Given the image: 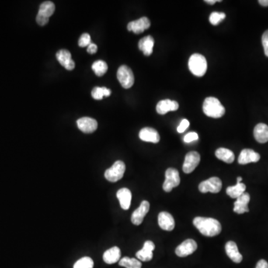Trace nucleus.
<instances>
[{"label":"nucleus","instance_id":"nucleus-19","mask_svg":"<svg viewBox=\"0 0 268 268\" xmlns=\"http://www.w3.org/2000/svg\"><path fill=\"white\" fill-rule=\"evenodd\" d=\"M179 108V104L176 101L165 99L161 101L157 105V112L161 115H165L169 111H176Z\"/></svg>","mask_w":268,"mask_h":268},{"label":"nucleus","instance_id":"nucleus-23","mask_svg":"<svg viewBox=\"0 0 268 268\" xmlns=\"http://www.w3.org/2000/svg\"><path fill=\"white\" fill-rule=\"evenodd\" d=\"M154 46V39L153 36H146L139 42V49L145 56H150L153 53Z\"/></svg>","mask_w":268,"mask_h":268},{"label":"nucleus","instance_id":"nucleus-28","mask_svg":"<svg viewBox=\"0 0 268 268\" xmlns=\"http://www.w3.org/2000/svg\"><path fill=\"white\" fill-rule=\"evenodd\" d=\"M119 265L126 268H142V263L134 258L124 257L120 259Z\"/></svg>","mask_w":268,"mask_h":268},{"label":"nucleus","instance_id":"nucleus-8","mask_svg":"<svg viewBox=\"0 0 268 268\" xmlns=\"http://www.w3.org/2000/svg\"><path fill=\"white\" fill-rule=\"evenodd\" d=\"M200 156L196 151H191L186 154L184 163L182 165V171L186 174H190L197 168L200 163Z\"/></svg>","mask_w":268,"mask_h":268},{"label":"nucleus","instance_id":"nucleus-6","mask_svg":"<svg viewBox=\"0 0 268 268\" xmlns=\"http://www.w3.org/2000/svg\"><path fill=\"white\" fill-rule=\"evenodd\" d=\"M180 183L179 172L173 168H169L165 172V179L164 182L163 190L166 192H170L174 188L179 186Z\"/></svg>","mask_w":268,"mask_h":268},{"label":"nucleus","instance_id":"nucleus-14","mask_svg":"<svg viewBox=\"0 0 268 268\" xmlns=\"http://www.w3.org/2000/svg\"><path fill=\"white\" fill-rule=\"evenodd\" d=\"M155 250V245L151 241H145L142 250L137 252V259L142 262H149L153 259V251Z\"/></svg>","mask_w":268,"mask_h":268},{"label":"nucleus","instance_id":"nucleus-1","mask_svg":"<svg viewBox=\"0 0 268 268\" xmlns=\"http://www.w3.org/2000/svg\"><path fill=\"white\" fill-rule=\"evenodd\" d=\"M193 224L202 235L207 237H214L221 233V223L212 217H196L193 220Z\"/></svg>","mask_w":268,"mask_h":268},{"label":"nucleus","instance_id":"nucleus-39","mask_svg":"<svg viewBox=\"0 0 268 268\" xmlns=\"http://www.w3.org/2000/svg\"><path fill=\"white\" fill-rule=\"evenodd\" d=\"M259 3L262 6H268V0H259Z\"/></svg>","mask_w":268,"mask_h":268},{"label":"nucleus","instance_id":"nucleus-7","mask_svg":"<svg viewBox=\"0 0 268 268\" xmlns=\"http://www.w3.org/2000/svg\"><path fill=\"white\" fill-rule=\"evenodd\" d=\"M198 189L202 193H218L222 189V182L220 178L213 177L200 182Z\"/></svg>","mask_w":268,"mask_h":268},{"label":"nucleus","instance_id":"nucleus-9","mask_svg":"<svg viewBox=\"0 0 268 268\" xmlns=\"http://www.w3.org/2000/svg\"><path fill=\"white\" fill-rule=\"evenodd\" d=\"M197 248V242L195 240L187 239L176 248L175 253L179 257H186L194 252H196Z\"/></svg>","mask_w":268,"mask_h":268},{"label":"nucleus","instance_id":"nucleus-18","mask_svg":"<svg viewBox=\"0 0 268 268\" xmlns=\"http://www.w3.org/2000/svg\"><path fill=\"white\" fill-rule=\"evenodd\" d=\"M139 137L140 140L147 143H158L161 140V137L158 132L151 127H144L142 129Z\"/></svg>","mask_w":268,"mask_h":268},{"label":"nucleus","instance_id":"nucleus-37","mask_svg":"<svg viewBox=\"0 0 268 268\" xmlns=\"http://www.w3.org/2000/svg\"><path fill=\"white\" fill-rule=\"evenodd\" d=\"M97 50H98V46L95 44V43H91L89 46H88V53L89 54H95L97 53Z\"/></svg>","mask_w":268,"mask_h":268},{"label":"nucleus","instance_id":"nucleus-35","mask_svg":"<svg viewBox=\"0 0 268 268\" xmlns=\"http://www.w3.org/2000/svg\"><path fill=\"white\" fill-rule=\"evenodd\" d=\"M183 140H184L185 143H192V142L198 140V135H197V133H196V132H192V133H187V134L185 136Z\"/></svg>","mask_w":268,"mask_h":268},{"label":"nucleus","instance_id":"nucleus-41","mask_svg":"<svg viewBox=\"0 0 268 268\" xmlns=\"http://www.w3.org/2000/svg\"><path fill=\"white\" fill-rule=\"evenodd\" d=\"M241 180H242V178H241V177H238V178H237V182H241Z\"/></svg>","mask_w":268,"mask_h":268},{"label":"nucleus","instance_id":"nucleus-30","mask_svg":"<svg viewBox=\"0 0 268 268\" xmlns=\"http://www.w3.org/2000/svg\"><path fill=\"white\" fill-rule=\"evenodd\" d=\"M93 261L91 258L83 257L75 262L73 268H93Z\"/></svg>","mask_w":268,"mask_h":268},{"label":"nucleus","instance_id":"nucleus-4","mask_svg":"<svg viewBox=\"0 0 268 268\" xmlns=\"http://www.w3.org/2000/svg\"><path fill=\"white\" fill-rule=\"evenodd\" d=\"M125 169V164L123 161H116L110 168L106 170L105 173V178L109 182H117L124 176Z\"/></svg>","mask_w":268,"mask_h":268},{"label":"nucleus","instance_id":"nucleus-12","mask_svg":"<svg viewBox=\"0 0 268 268\" xmlns=\"http://www.w3.org/2000/svg\"><path fill=\"white\" fill-rule=\"evenodd\" d=\"M56 57L60 65L63 66L66 70H72L75 68V61L71 59V53L68 50H60L56 54Z\"/></svg>","mask_w":268,"mask_h":268},{"label":"nucleus","instance_id":"nucleus-34","mask_svg":"<svg viewBox=\"0 0 268 268\" xmlns=\"http://www.w3.org/2000/svg\"><path fill=\"white\" fill-rule=\"evenodd\" d=\"M262 42L265 55L268 57V30H267L262 35Z\"/></svg>","mask_w":268,"mask_h":268},{"label":"nucleus","instance_id":"nucleus-25","mask_svg":"<svg viewBox=\"0 0 268 268\" xmlns=\"http://www.w3.org/2000/svg\"><path fill=\"white\" fill-rule=\"evenodd\" d=\"M217 159L224 161L227 163H232L235 161V154L232 151L225 148H220L215 151Z\"/></svg>","mask_w":268,"mask_h":268},{"label":"nucleus","instance_id":"nucleus-24","mask_svg":"<svg viewBox=\"0 0 268 268\" xmlns=\"http://www.w3.org/2000/svg\"><path fill=\"white\" fill-rule=\"evenodd\" d=\"M121 250L118 247H113L105 251L103 255L104 262L105 263L112 265L120 261Z\"/></svg>","mask_w":268,"mask_h":268},{"label":"nucleus","instance_id":"nucleus-27","mask_svg":"<svg viewBox=\"0 0 268 268\" xmlns=\"http://www.w3.org/2000/svg\"><path fill=\"white\" fill-rule=\"evenodd\" d=\"M245 190H246V186L242 182H237L235 186H229L227 188V195L232 198L237 199L241 195L245 193Z\"/></svg>","mask_w":268,"mask_h":268},{"label":"nucleus","instance_id":"nucleus-11","mask_svg":"<svg viewBox=\"0 0 268 268\" xmlns=\"http://www.w3.org/2000/svg\"><path fill=\"white\" fill-rule=\"evenodd\" d=\"M151 26V21L148 18L143 17L137 20L132 21L127 25V30L133 32L136 35L143 33Z\"/></svg>","mask_w":268,"mask_h":268},{"label":"nucleus","instance_id":"nucleus-31","mask_svg":"<svg viewBox=\"0 0 268 268\" xmlns=\"http://www.w3.org/2000/svg\"><path fill=\"white\" fill-rule=\"evenodd\" d=\"M226 18V15L221 12H213L210 17V22L213 26H217Z\"/></svg>","mask_w":268,"mask_h":268},{"label":"nucleus","instance_id":"nucleus-40","mask_svg":"<svg viewBox=\"0 0 268 268\" xmlns=\"http://www.w3.org/2000/svg\"><path fill=\"white\" fill-rule=\"evenodd\" d=\"M217 2H221V0H218V1H216V0H206V1H205V2L210 4V5H214V4L216 3Z\"/></svg>","mask_w":268,"mask_h":268},{"label":"nucleus","instance_id":"nucleus-36","mask_svg":"<svg viewBox=\"0 0 268 268\" xmlns=\"http://www.w3.org/2000/svg\"><path fill=\"white\" fill-rule=\"evenodd\" d=\"M189 122L187 119H183L179 125L178 127V133H183L185 132V130L189 127Z\"/></svg>","mask_w":268,"mask_h":268},{"label":"nucleus","instance_id":"nucleus-16","mask_svg":"<svg viewBox=\"0 0 268 268\" xmlns=\"http://www.w3.org/2000/svg\"><path fill=\"white\" fill-rule=\"evenodd\" d=\"M260 160V155L252 149H244L241 151L238 162L241 165H246L250 162H257Z\"/></svg>","mask_w":268,"mask_h":268},{"label":"nucleus","instance_id":"nucleus-17","mask_svg":"<svg viewBox=\"0 0 268 268\" xmlns=\"http://www.w3.org/2000/svg\"><path fill=\"white\" fill-rule=\"evenodd\" d=\"M250 200V196L249 194L245 192L239 197L236 199V201L234 203V212L237 214H244L249 212L248 203Z\"/></svg>","mask_w":268,"mask_h":268},{"label":"nucleus","instance_id":"nucleus-15","mask_svg":"<svg viewBox=\"0 0 268 268\" xmlns=\"http://www.w3.org/2000/svg\"><path fill=\"white\" fill-rule=\"evenodd\" d=\"M160 227L165 231H172L175 229V221L173 216L167 212H162L158 215Z\"/></svg>","mask_w":268,"mask_h":268},{"label":"nucleus","instance_id":"nucleus-3","mask_svg":"<svg viewBox=\"0 0 268 268\" xmlns=\"http://www.w3.org/2000/svg\"><path fill=\"white\" fill-rule=\"evenodd\" d=\"M189 68L194 75L203 76L207 70V61L204 56L200 54H192L189 60Z\"/></svg>","mask_w":268,"mask_h":268},{"label":"nucleus","instance_id":"nucleus-33","mask_svg":"<svg viewBox=\"0 0 268 268\" xmlns=\"http://www.w3.org/2000/svg\"><path fill=\"white\" fill-rule=\"evenodd\" d=\"M91 43L92 42H91L90 35L88 33L83 34L78 40V45L81 47H86V46H89Z\"/></svg>","mask_w":268,"mask_h":268},{"label":"nucleus","instance_id":"nucleus-26","mask_svg":"<svg viewBox=\"0 0 268 268\" xmlns=\"http://www.w3.org/2000/svg\"><path fill=\"white\" fill-rule=\"evenodd\" d=\"M54 11H55L54 4L50 1H46L40 5V9L37 15L46 19H50V17L54 14Z\"/></svg>","mask_w":268,"mask_h":268},{"label":"nucleus","instance_id":"nucleus-32","mask_svg":"<svg viewBox=\"0 0 268 268\" xmlns=\"http://www.w3.org/2000/svg\"><path fill=\"white\" fill-rule=\"evenodd\" d=\"M92 96L95 100H102L105 97V92H104L103 88L100 87H95L92 90Z\"/></svg>","mask_w":268,"mask_h":268},{"label":"nucleus","instance_id":"nucleus-20","mask_svg":"<svg viewBox=\"0 0 268 268\" xmlns=\"http://www.w3.org/2000/svg\"><path fill=\"white\" fill-rule=\"evenodd\" d=\"M225 250L227 255L235 263H241L243 259L242 255L238 251V246L234 241H230L226 244Z\"/></svg>","mask_w":268,"mask_h":268},{"label":"nucleus","instance_id":"nucleus-38","mask_svg":"<svg viewBox=\"0 0 268 268\" xmlns=\"http://www.w3.org/2000/svg\"><path fill=\"white\" fill-rule=\"evenodd\" d=\"M255 268H268V263L266 261L264 260V259H261L258 262Z\"/></svg>","mask_w":268,"mask_h":268},{"label":"nucleus","instance_id":"nucleus-29","mask_svg":"<svg viewBox=\"0 0 268 268\" xmlns=\"http://www.w3.org/2000/svg\"><path fill=\"white\" fill-rule=\"evenodd\" d=\"M92 69L97 76L101 77L103 76L107 71L108 67L107 63L103 60H97L92 64Z\"/></svg>","mask_w":268,"mask_h":268},{"label":"nucleus","instance_id":"nucleus-2","mask_svg":"<svg viewBox=\"0 0 268 268\" xmlns=\"http://www.w3.org/2000/svg\"><path fill=\"white\" fill-rule=\"evenodd\" d=\"M203 110L206 116L214 119L222 117L225 113V108L214 97H208L205 99Z\"/></svg>","mask_w":268,"mask_h":268},{"label":"nucleus","instance_id":"nucleus-22","mask_svg":"<svg viewBox=\"0 0 268 268\" xmlns=\"http://www.w3.org/2000/svg\"><path fill=\"white\" fill-rule=\"evenodd\" d=\"M254 137L259 143L268 142V126L264 123H259L254 128Z\"/></svg>","mask_w":268,"mask_h":268},{"label":"nucleus","instance_id":"nucleus-10","mask_svg":"<svg viewBox=\"0 0 268 268\" xmlns=\"http://www.w3.org/2000/svg\"><path fill=\"white\" fill-rule=\"evenodd\" d=\"M150 210V203L147 200H143L140 207L133 212L131 215V222L134 225L139 226L143 223L144 217Z\"/></svg>","mask_w":268,"mask_h":268},{"label":"nucleus","instance_id":"nucleus-21","mask_svg":"<svg viewBox=\"0 0 268 268\" xmlns=\"http://www.w3.org/2000/svg\"><path fill=\"white\" fill-rule=\"evenodd\" d=\"M117 198L119 199L121 207L125 210H127L130 208L131 203L132 194L131 192L127 188H123L119 189L116 194Z\"/></svg>","mask_w":268,"mask_h":268},{"label":"nucleus","instance_id":"nucleus-5","mask_svg":"<svg viewBox=\"0 0 268 268\" xmlns=\"http://www.w3.org/2000/svg\"><path fill=\"white\" fill-rule=\"evenodd\" d=\"M117 78L125 89H129L134 84V75L131 69L125 65L121 66L117 71Z\"/></svg>","mask_w":268,"mask_h":268},{"label":"nucleus","instance_id":"nucleus-13","mask_svg":"<svg viewBox=\"0 0 268 268\" xmlns=\"http://www.w3.org/2000/svg\"><path fill=\"white\" fill-rule=\"evenodd\" d=\"M78 128L85 133H92L96 130L98 123L90 117H83L77 121Z\"/></svg>","mask_w":268,"mask_h":268}]
</instances>
